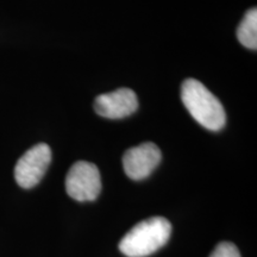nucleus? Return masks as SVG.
Here are the masks:
<instances>
[{"label": "nucleus", "mask_w": 257, "mask_h": 257, "mask_svg": "<svg viewBox=\"0 0 257 257\" xmlns=\"http://www.w3.org/2000/svg\"><path fill=\"white\" fill-rule=\"evenodd\" d=\"M51 162V149L46 143L30 148L15 167V179L22 188L29 189L40 184Z\"/></svg>", "instance_id": "20e7f679"}, {"label": "nucleus", "mask_w": 257, "mask_h": 257, "mask_svg": "<svg viewBox=\"0 0 257 257\" xmlns=\"http://www.w3.org/2000/svg\"><path fill=\"white\" fill-rule=\"evenodd\" d=\"M239 43L248 49H257V9H250L237 29Z\"/></svg>", "instance_id": "0eeeda50"}, {"label": "nucleus", "mask_w": 257, "mask_h": 257, "mask_svg": "<svg viewBox=\"0 0 257 257\" xmlns=\"http://www.w3.org/2000/svg\"><path fill=\"white\" fill-rule=\"evenodd\" d=\"M210 257H240V253L234 244L221 242L214 248Z\"/></svg>", "instance_id": "6e6552de"}, {"label": "nucleus", "mask_w": 257, "mask_h": 257, "mask_svg": "<svg viewBox=\"0 0 257 257\" xmlns=\"http://www.w3.org/2000/svg\"><path fill=\"white\" fill-rule=\"evenodd\" d=\"M66 191L76 201H93L101 192V178L95 165L79 161L70 167L66 178Z\"/></svg>", "instance_id": "7ed1b4c3"}, {"label": "nucleus", "mask_w": 257, "mask_h": 257, "mask_svg": "<svg viewBox=\"0 0 257 257\" xmlns=\"http://www.w3.org/2000/svg\"><path fill=\"white\" fill-rule=\"evenodd\" d=\"M181 99L195 121L210 131H219L226 123L225 110L213 93L195 79L182 83Z\"/></svg>", "instance_id": "f257e3e1"}, {"label": "nucleus", "mask_w": 257, "mask_h": 257, "mask_svg": "<svg viewBox=\"0 0 257 257\" xmlns=\"http://www.w3.org/2000/svg\"><path fill=\"white\" fill-rule=\"evenodd\" d=\"M138 99L133 89L119 88L96 96L94 110L108 119H123L137 111Z\"/></svg>", "instance_id": "423d86ee"}, {"label": "nucleus", "mask_w": 257, "mask_h": 257, "mask_svg": "<svg viewBox=\"0 0 257 257\" xmlns=\"http://www.w3.org/2000/svg\"><path fill=\"white\" fill-rule=\"evenodd\" d=\"M162 154L160 148L152 142L128 149L123 156L124 172L133 180H143L160 165Z\"/></svg>", "instance_id": "39448f33"}, {"label": "nucleus", "mask_w": 257, "mask_h": 257, "mask_svg": "<svg viewBox=\"0 0 257 257\" xmlns=\"http://www.w3.org/2000/svg\"><path fill=\"white\" fill-rule=\"evenodd\" d=\"M172 224L163 217H152L135 225L119 242V250L127 257H147L169 240Z\"/></svg>", "instance_id": "f03ea898"}]
</instances>
